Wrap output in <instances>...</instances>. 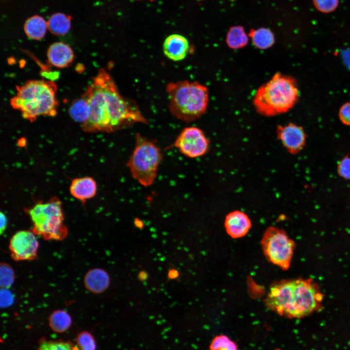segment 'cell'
I'll return each mask as SVG.
<instances>
[{"mask_svg": "<svg viewBox=\"0 0 350 350\" xmlns=\"http://www.w3.org/2000/svg\"><path fill=\"white\" fill-rule=\"evenodd\" d=\"M315 7L319 12L329 13L337 7L339 0H313Z\"/></svg>", "mask_w": 350, "mask_h": 350, "instance_id": "obj_27", "label": "cell"}, {"mask_svg": "<svg viewBox=\"0 0 350 350\" xmlns=\"http://www.w3.org/2000/svg\"><path fill=\"white\" fill-rule=\"evenodd\" d=\"M15 280V273L12 267L3 262L0 265V285L1 288H9Z\"/></svg>", "mask_w": 350, "mask_h": 350, "instance_id": "obj_24", "label": "cell"}, {"mask_svg": "<svg viewBox=\"0 0 350 350\" xmlns=\"http://www.w3.org/2000/svg\"><path fill=\"white\" fill-rule=\"evenodd\" d=\"M33 222V231L44 239L62 240L68 234L63 224V214L60 202L38 203L29 211Z\"/></svg>", "mask_w": 350, "mask_h": 350, "instance_id": "obj_7", "label": "cell"}, {"mask_svg": "<svg viewBox=\"0 0 350 350\" xmlns=\"http://www.w3.org/2000/svg\"><path fill=\"white\" fill-rule=\"evenodd\" d=\"M97 185L90 177L78 178L72 180L70 186V192L75 198L86 200L93 197L96 194Z\"/></svg>", "mask_w": 350, "mask_h": 350, "instance_id": "obj_16", "label": "cell"}, {"mask_svg": "<svg viewBox=\"0 0 350 350\" xmlns=\"http://www.w3.org/2000/svg\"><path fill=\"white\" fill-rule=\"evenodd\" d=\"M323 299L318 286L312 279L298 278L272 284L264 302L280 315L300 318L320 310Z\"/></svg>", "mask_w": 350, "mask_h": 350, "instance_id": "obj_2", "label": "cell"}, {"mask_svg": "<svg viewBox=\"0 0 350 350\" xmlns=\"http://www.w3.org/2000/svg\"><path fill=\"white\" fill-rule=\"evenodd\" d=\"M14 297L13 293L8 288H1L0 290V306L5 308L11 306L14 302Z\"/></svg>", "mask_w": 350, "mask_h": 350, "instance_id": "obj_28", "label": "cell"}, {"mask_svg": "<svg viewBox=\"0 0 350 350\" xmlns=\"http://www.w3.org/2000/svg\"><path fill=\"white\" fill-rule=\"evenodd\" d=\"M174 146L184 156L196 158L208 152L210 141L202 130L190 126L182 130L176 138Z\"/></svg>", "mask_w": 350, "mask_h": 350, "instance_id": "obj_9", "label": "cell"}, {"mask_svg": "<svg viewBox=\"0 0 350 350\" xmlns=\"http://www.w3.org/2000/svg\"><path fill=\"white\" fill-rule=\"evenodd\" d=\"M277 138L283 146L291 154H296L304 146L306 134L302 127L290 122L276 129Z\"/></svg>", "mask_w": 350, "mask_h": 350, "instance_id": "obj_11", "label": "cell"}, {"mask_svg": "<svg viewBox=\"0 0 350 350\" xmlns=\"http://www.w3.org/2000/svg\"><path fill=\"white\" fill-rule=\"evenodd\" d=\"M226 41L230 48L239 49L247 44L248 37L242 27L236 26L229 29L227 34Z\"/></svg>", "mask_w": 350, "mask_h": 350, "instance_id": "obj_22", "label": "cell"}, {"mask_svg": "<svg viewBox=\"0 0 350 350\" xmlns=\"http://www.w3.org/2000/svg\"><path fill=\"white\" fill-rule=\"evenodd\" d=\"M48 26L45 20L40 16H34L29 18L24 24V31L30 38L40 40L44 37Z\"/></svg>", "mask_w": 350, "mask_h": 350, "instance_id": "obj_17", "label": "cell"}, {"mask_svg": "<svg viewBox=\"0 0 350 350\" xmlns=\"http://www.w3.org/2000/svg\"><path fill=\"white\" fill-rule=\"evenodd\" d=\"M210 350H237L236 345L225 335L215 337L210 345Z\"/></svg>", "mask_w": 350, "mask_h": 350, "instance_id": "obj_25", "label": "cell"}, {"mask_svg": "<svg viewBox=\"0 0 350 350\" xmlns=\"http://www.w3.org/2000/svg\"><path fill=\"white\" fill-rule=\"evenodd\" d=\"M50 32L54 35H62L68 32L70 27V18L62 13L52 15L48 22Z\"/></svg>", "mask_w": 350, "mask_h": 350, "instance_id": "obj_19", "label": "cell"}, {"mask_svg": "<svg viewBox=\"0 0 350 350\" xmlns=\"http://www.w3.org/2000/svg\"><path fill=\"white\" fill-rule=\"evenodd\" d=\"M38 350H79V349L70 342L42 341Z\"/></svg>", "mask_w": 350, "mask_h": 350, "instance_id": "obj_23", "label": "cell"}, {"mask_svg": "<svg viewBox=\"0 0 350 350\" xmlns=\"http://www.w3.org/2000/svg\"><path fill=\"white\" fill-rule=\"evenodd\" d=\"M166 90L170 112L177 119L189 122L205 112L209 102V92L205 86L185 80L168 83Z\"/></svg>", "mask_w": 350, "mask_h": 350, "instance_id": "obj_5", "label": "cell"}, {"mask_svg": "<svg viewBox=\"0 0 350 350\" xmlns=\"http://www.w3.org/2000/svg\"><path fill=\"white\" fill-rule=\"evenodd\" d=\"M82 96L90 107L89 118L82 125L85 131L111 132L136 123H148L136 102L120 94L105 69L98 71Z\"/></svg>", "mask_w": 350, "mask_h": 350, "instance_id": "obj_1", "label": "cell"}, {"mask_svg": "<svg viewBox=\"0 0 350 350\" xmlns=\"http://www.w3.org/2000/svg\"><path fill=\"white\" fill-rule=\"evenodd\" d=\"M86 288L94 294H100L109 287L110 278L108 273L101 268H93L88 271L84 279Z\"/></svg>", "mask_w": 350, "mask_h": 350, "instance_id": "obj_15", "label": "cell"}, {"mask_svg": "<svg viewBox=\"0 0 350 350\" xmlns=\"http://www.w3.org/2000/svg\"><path fill=\"white\" fill-rule=\"evenodd\" d=\"M0 234L4 231L7 224V220L5 215L2 212L0 213Z\"/></svg>", "mask_w": 350, "mask_h": 350, "instance_id": "obj_31", "label": "cell"}, {"mask_svg": "<svg viewBox=\"0 0 350 350\" xmlns=\"http://www.w3.org/2000/svg\"><path fill=\"white\" fill-rule=\"evenodd\" d=\"M261 245L267 259L283 270L289 268L295 243L285 231L270 226L264 231Z\"/></svg>", "mask_w": 350, "mask_h": 350, "instance_id": "obj_8", "label": "cell"}, {"mask_svg": "<svg viewBox=\"0 0 350 350\" xmlns=\"http://www.w3.org/2000/svg\"><path fill=\"white\" fill-rule=\"evenodd\" d=\"M298 97L296 80L277 73L258 89L253 103L260 114L273 116L289 111L295 105Z\"/></svg>", "mask_w": 350, "mask_h": 350, "instance_id": "obj_4", "label": "cell"}, {"mask_svg": "<svg viewBox=\"0 0 350 350\" xmlns=\"http://www.w3.org/2000/svg\"><path fill=\"white\" fill-rule=\"evenodd\" d=\"M339 174L343 177L350 179V158H345L339 163L338 166Z\"/></svg>", "mask_w": 350, "mask_h": 350, "instance_id": "obj_30", "label": "cell"}, {"mask_svg": "<svg viewBox=\"0 0 350 350\" xmlns=\"http://www.w3.org/2000/svg\"><path fill=\"white\" fill-rule=\"evenodd\" d=\"M69 113L74 121L82 124L85 123L90 115V107L87 100L82 96L73 101L69 108Z\"/></svg>", "mask_w": 350, "mask_h": 350, "instance_id": "obj_18", "label": "cell"}, {"mask_svg": "<svg viewBox=\"0 0 350 350\" xmlns=\"http://www.w3.org/2000/svg\"><path fill=\"white\" fill-rule=\"evenodd\" d=\"M224 226L228 234L231 238H239L245 236L251 228V221L244 212L235 210L226 215Z\"/></svg>", "mask_w": 350, "mask_h": 350, "instance_id": "obj_12", "label": "cell"}, {"mask_svg": "<svg viewBox=\"0 0 350 350\" xmlns=\"http://www.w3.org/2000/svg\"><path fill=\"white\" fill-rule=\"evenodd\" d=\"M189 51L190 45L188 39L179 34H174L169 35L163 42L164 55L174 61L184 59Z\"/></svg>", "mask_w": 350, "mask_h": 350, "instance_id": "obj_13", "label": "cell"}, {"mask_svg": "<svg viewBox=\"0 0 350 350\" xmlns=\"http://www.w3.org/2000/svg\"><path fill=\"white\" fill-rule=\"evenodd\" d=\"M49 322L50 326L53 331L62 332L70 328L71 324V319L66 311L58 310L51 314Z\"/></svg>", "mask_w": 350, "mask_h": 350, "instance_id": "obj_20", "label": "cell"}, {"mask_svg": "<svg viewBox=\"0 0 350 350\" xmlns=\"http://www.w3.org/2000/svg\"><path fill=\"white\" fill-rule=\"evenodd\" d=\"M79 350H95L96 343L93 336L88 332H80L76 338Z\"/></svg>", "mask_w": 350, "mask_h": 350, "instance_id": "obj_26", "label": "cell"}, {"mask_svg": "<svg viewBox=\"0 0 350 350\" xmlns=\"http://www.w3.org/2000/svg\"><path fill=\"white\" fill-rule=\"evenodd\" d=\"M339 117L344 124L350 125V102L343 104L339 110Z\"/></svg>", "mask_w": 350, "mask_h": 350, "instance_id": "obj_29", "label": "cell"}, {"mask_svg": "<svg viewBox=\"0 0 350 350\" xmlns=\"http://www.w3.org/2000/svg\"><path fill=\"white\" fill-rule=\"evenodd\" d=\"M38 247L36 234L29 230L17 232L9 244L11 257L16 261L34 260L37 257Z\"/></svg>", "mask_w": 350, "mask_h": 350, "instance_id": "obj_10", "label": "cell"}, {"mask_svg": "<svg viewBox=\"0 0 350 350\" xmlns=\"http://www.w3.org/2000/svg\"><path fill=\"white\" fill-rule=\"evenodd\" d=\"M162 160L161 151L156 143L137 133L134 149L126 163L133 178L144 187L151 186Z\"/></svg>", "mask_w": 350, "mask_h": 350, "instance_id": "obj_6", "label": "cell"}, {"mask_svg": "<svg viewBox=\"0 0 350 350\" xmlns=\"http://www.w3.org/2000/svg\"><path fill=\"white\" fill-rule=\"evenodd\" d=\"M17 93L10 100L12 107L23 118L32 122L39 116L53 117L57 113V88L52 81L32 80L16 86Z\"/></svg>", "mask_w": 350, "mask_h": 350, "instance_id": "obj_3", "label": "cell"}, {"mask_svg": "<svg viewBox=\"0 0 350 350\" xmlns=\"http://www.w3.org/2000/svg\"><path fill=\"white\" fill-rule=\"evenodd\" d=\"M249 35L253 44L261 49H267L272 46L274 42L273 34L266 28L253 30L250 32Z\"/></svg>", "mask_w": 350, "mask_h": 350, "instance_id": "obj_21", "label": "cell"}, {"mask_svg": "<svg viewBox=\"0 0 350 350\" xmlns=\"http://www.w3.org/2000/svg\"><path fill=\"white\" fill-rule=\"evenodd\" d=\"M47 56L48 62L59 68L69 66L74 58V52L71 47L62 42L51 44L47 50Z\"/></svg>", "mask_w": 350, "mask_h": 350, "instance_id": "obj_14", "label": "cell"}, {"mask_svg": "<svg viewBox=\"0 0 350 350\" xmlns=\"http://www.w3.org/2000/svg\"><path fill=\"white\" fill-rule=\"evenodd\" d=\"M178 276V272L175 269H171L168 273V277L170 279L176 278Z\"/></svg>", "mask_w": 350, "mask_h": 350, "instance_id": "obj_32", "label": "cell"}]
</instances>
